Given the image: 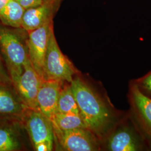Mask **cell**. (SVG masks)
<instances>
[{
    "instance_id": "1",
    "label": "cell",
    "mask_w": 151,
    "mask_h": 151,
    "mask_svg": "<svg viewBox=\"0 0 151 151\" xmlns=\"http://www.w3.org/2000/svg\"><path fill=\"white\" fill-rule=\"evenodd\" d=\"M70 85L87 128L102 142L128 111L115 108L102 84L81 72L75 76Z\"/></svg>"
},
{
    "instance_id": "2",
    "label": "cell",
    "mask_w": 151,
    "mask_h": 151,
    "mask_svg": "<svg viewBox=\"0 0 151 151\" xmlns=\"http://www.w3.org/2000/svg\"><path fill=\"white\" fill-rule=\"evenodd\" d=\"M28 32L22 27H9L0 22V53L13 86L22 75L29 58Z\"/></svg>"
},
{
    "instance_id": "3",
    "label": "cell",
    "mask_w": 151,
    "mask_h": 151,
    "mask_svg": "<svg viewBox=\"0 0 151 151\" xmlns=\"http://www.w3.org/2000/svg\"><path fill=\"white\" fill-rule=\"evenodd\" d=\"M101 151H151V146L128 114L101 142Z\"/></svg>"
},
{
    "instance_id": "4",
    "label": "cell",
    "mask_w": 151,
    "mask_h": 151,
    "mask_svg": "<svg viewBox=\"0 0 151 151\" xmlns=\"http://www.w3.org/2000/svg\"><path fill=\"white\" fill-rule=\"evenodd\" d=\"M22 120L34 151L54 150V130L50 119L38 110L28 109Z\"/></svg>"
},
{
    "instance_id": "5",
    "label": "cell",
    "mask_w": 151,
    "mask_h": 151,
    "mask_svg": "<svg viewBox=\"0 0 151 151\" xmlns=\"http://www.w3.org/2000/svg\"><path fill=\"white\" fill-rule=\"evenodd\" d=\"M45 80H57L70 83L78 70L68 58L61 51L52 29L44 61Z\"/></svg>"
},
{
    "instance_id": "6",
    "label": "cell",
    "mask_w": 151,
    "mask_h": 151,
    "mask_svg": "<svg viewBox=\"0 0 151 151\" xmlns=\"http://www.w3.org/2000/svg\"><path fill=\"white\" fill-rule=\"evenodd\" d=\"M56 151H101V142L87 128L61 130L53 128Z\"/></svg>"
},
{
    "instance_id": "7",
    "label": "cell",
    "mask_w": 151,
    "mask_h": 151,
    "mask_svg": "<svg viewBox=\"0 0 151 151\" xmlns=\"http://www.w3.org/2000/svg\"><path fill=\"white\" fill-rule=\"evenodd\" d=\"M29 143L22 119L0 116V151H27Z\"/></svg>"
},
{
    "instance_id": "8",
    "label": "cell",
    "mask_w": 151,
    "mask_h": 151,
    "mask_svg": "<svg viewBox=\"0 0 151 151\" xmlns=\"http://www.w3.org/2000/svg\"><path fill=\"white\" fill-rule=\"evenodd\" d=\"M130 114L151 146V99L129 81L127 94Z\"/></svg>"
},
{
    "instance_id": "9",
    "label": "cell",
    "mask_w": 151,
    "mask_h": 151,
    "mask_svg": "<svg viewBox=\"0 0 151 151\" xmlns=\"http://www.w3.org/2000/svg\"><path fill=\"white\" fill-rule=\"evenodd\" d=\"M53 27V21L28 32L27 48L30 62L34 70L45 80L44 61L48 45L49 39Z\"/></svg>"
},
{
    "instance_id": "10",
    "label": "cell",
    "mask_w": 151,
    "mask_h": 151,
    "mask_svg": "<svg viewBox=\"0 0 151 151\" xmlns=\"http://www.w3.org/2000/svg\"><path fill=\"white\" fill-rule=\"evenodd\" d=\"M43 81L34 70L28 58L25 63L22 75L14 85L28 109L38 110L37 95Z\"/></svg>"
},
{
    "instance_id": "11",
    "label": "cell",
    "mask_w": 151,
    "mask_h": 151,
    "mask_svg": "<svg viewBox=\"0 0 151 151\" xmlns=\"http://www.w3.org/2000/svg\"><path fill=\"white\" fill-rule=\"evenodd\" d=\"M63 0H44L39 5L25 10L22 27L27 32L53 21Z\"/></svg>"
},
{
    "instance_id": "12",
    "label": "cell",
    "mask_w": 151,
    "mask_h": 151,
    "mask_svg": "<svg viewBox=\"0 0 151 151\" xmlns=\"http://www.w3.org/2000/svg\"><path fill=\"white\" fill-rule=\"evenodd\" d=\"M27 109L12 85L0 83V116L22 119Z\"/></svg>"
},
{
    "instance_id": "13",
    "label": "cell",
    "mask_w": 151,
    "mask_h": 151,
    "mask_svg": "<svg viewBox=\"0 0 151 151\" xmlns=\"http://www.w3.org/2000/svg\"><path fill=\"white\" fill-rule=\"evenodd\" d=\"M63 83L57 80H44L38 92V111L50 120L57 110L58 97Z\"/></svg>"
},
{
    "instance_id": "14",
    "label": "cell",
    "mask_w": 151,
    "mask_h": 151,
    "mask_svg": "<svg viewBox=\"0 0 151 151\" xmlns=\"http://www.w3.org/2000/svg\"><path fill=\"white\" fill-rule=\"evenodd\" d=\"M25 9L16 0H10L0 10V22L9 27H22Z\"/></svg>"
},
{
    "instance_id": "15",
    "label": "cell",
    "mask_w": 151,
    "mask_h": 151,
    "mask_svg": "<svg viewBox=\"0 0 151 151\" xmlns=\"http://www.w3.org/2000/svg\"><path fill=\"white\" fill-rule=\"evenodd\" d=\"M57 111L61 113L79 114V109L70 83H63L60 91Z\"/></svg>"
},
{
    "instance_id": "16",
    "label": "cell",
    "mask_w": 151,
    "mask_h": 151,
    "mask_svg": "<svg viewBox=\"0 0 151 151\" xmlns=\"http://www.w3.org/2000/svg\"><path fill=\"white\" fill-rule=\"evenodd\" d=\"M53 128L61 130H68L80 128H86L80 115L61 113L56 111L51 119Z\"/></svg>"
},
{
    "instance_id": "17",
    "label": "cell",
    "mask_w": 151,
    "mask_h": 151,
    "mask_svg": "<svg viewBox=\"0 0 151 151\" xmlns=\"http://www.w3.org/2000/svg\"><path fill=\"white\" fill-rule=\"evenodd\" d=\"M131 81L137 87L140 92L151 99V70L146 75Z\"/></svg>"
},
{
    "instance_id": "18",
    "label": "cell",
    "mask_w": 151,
    "mask_h": 151,
    "mask_svg": "<svg viewBox=\"0 0 151 151\" xmlns=\"http://www.w3.org/2000/svg\"><path fill=\"white\" fill-rule=\"evenodd\" d=\"M0 83L12 85L10 77L6 68L5 64L0 53Z\"/></svg>"
},
{
    "instance_id": "19",
    "label": "cell",
    "mask_w": 151,
    "mask_h": 151,
    "mask_svg": "<svg viewBox=\"0 0 151 151\" xmlns=\"http://www.w3.org/2000/svg\"><path fill=\"white\" fill-rule=\"evenodd\" d=\"M21 5L27 10V9L39 5L43 2L44 0H16Z\"/></svg>"
},
{
    "instance_id": "20",
    "label": "cell",
    "mask_w": 151,
    "mask_h": 151,
    "mask_svg": "<svg viewBox=\"0 0 151 151\" xmlns=\"http://www.w3.org/2000/svg\"><path fill=\"white\" fill-rule=\"evenodd\" d=\"M10 0H0V10L6 5V4Z\"/></svg>"
}]
</instances>
